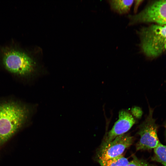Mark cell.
I'll return each mask as SVG.
<instances>
[{
  "label": "cell",
  "instance_id": "obj_6",
  "mask_svg": "<svg viewBox=\"0 0 166 166\" xmlns=\"http://www.w3.org/2000/svg\"><path fill=\"white\" fill-rule=\"evenodd\" d=\"M133 141L132 137L124 134L116 137L106 145L101 147L98 156L99 160H106L122 155Z\"/></svg>",
  "mask_w": 166,
  "mask_h": 166
},
{
  "label": "cell",
  "instance_id": "obj_9",
  "mask_svg": "<svg viewBox=\"0 0 166 166\" xmlns=\"http://www.w3.org/2000/svg\"><path fill=\"white\" fill-rule=\"evenodd\" d=\"M101 166H126L129 162L122 155L106 160H99Z\"/></svg>",
  "mask_w": 166,
  "mask_h": 166
},
{
  "label": "cell",
  "instance_id": "obj_11",
  "mask_svg": "<svg viewBox=\"0 0 166 166\" xmlns=\"http://www.w3.org/2000/svg\"><path fill=\"white\" fill-rule=\"evenodd\" d=\"M126 166H153L144 160H140L134 157Z\"/></svg>",
  "mask_w": 166,
  "mask_h": 166
},
{
  "label": "cell",
  "instance_id": "obj_4",
  "mask_svg": "<svg viewBox=\"0 0 166 166\" xmlns=\"http://www.w3.org/2000/svg\"><path fill=\"white\" fill-rule=\"evenodd\" d=\"M128 17L130 25L148 22L166 25V0L155 1L138 14Z\"/></svg>",
  "mask_w": 166,
  "mask_h": 166
},
{
  "label": "cell",
  "instance_id": "obj_3",
  "mask_svg": "<svg viewBox=\"0 0 166 166\" xmlns=\"http://www.w3.org/2000/svg\"><path fill=\"white\" fill-rule=\"evenodd\" d=\"M1 57L5 68L14 74L25 76L34 70L35 63L32 58L24 51L16 48H2Z\"/></svg>",
  "mask_w": 166,
  "mask_h": 166
},
{
  "label": "cell",
  "instance_id": "obj_8",
  "mask_svg": "<svg viewBox=\"0 0 166 166\" xmlns=\"http://www.w3.org/2000/svg\"><path fill=\"white\" fill-rule=\"evenodd\" d=\"M134 0H108L111 9L120 15L128 14L130 11Z\"/></svg>",
  "mask_w": 166,
  "mask_h": 166
},
{
  "label": "cell",
  "instance_id": "obj_12",
  "mask_svg": "<svg viewBox=\"0 0 166 166\" xmlns=\"http://www.w3.org/2000/svg\"><path fill=\"white\" fill-rule=\"evenodd\" d=\"M130 111L132 115L136 119H140L143 114L141 109L138 107L135 106L132 107Z\"/></svg>",
  "mask_w": 166,
  "mask_h": 166
},
{
  "label": "cell",
  "instance_id": "obj_14",
  "mask_svg": "<svg viewBox=\"0 0 166 166\" xmlns=\"http://www.w3.org/2000/svg\"><path fill=\"white\" fill-rule=\"evenodd\" d=\"M165 126L166 131V124H165Z\"/></svg>",
  "mask_w": 166,
  "mask_h": 166
},
{
  "label": "cell",
  "instance_id": "obj_2",
  "mask_svg": "<svg viewBox=\"0 0 166 166\" xmlns=\"http://www.w3.org/2000/svg\"><path fill=\"white\" fill-rule=\"evenodd\" d=\"M139 34L141 49L148 57H156L166 50V25L156 24L143 28Z\"/></svg>",
  "mask_w": 166,
  "mask_h": 166
},
{
  "label": "cell",
  "instance_id": "obj_13",
  "mask_svg": "<svg viewBox=\"0 0 166 166\" xmlns=\"http://www.w3.org/2000/svg\"><path fill=\"white\" fill-rule=\"evenodd\" d=\"M143 1V0H135L134 1V12L135 13H136L139 7L142 3Z\"/></svg>",
  "mask_w": 166,
  "mask_h": 166
},
{
  "label": "cell",
  "instance_id": "obj_10",
  "mask_svg": "<svg viewBox=\"0 0 166 166\" xmlns=\"http://www.w3.org/2000/svg\"><path fill=\"white\" fill-rule=\"evenodd\" d=\"M154 150V154L152 160L166 166V146L160 143Z\"/></svg>",
  "mask_w": 166,
  "mask_h": 166
},
{
  "label": "cell",
  "instance_id": "obj_1",
  "mask_svg": "<svg viewBox=\"0 0 166 166\" xmlns=\"http://www.w3.org/2000/svg\"><path fill=\"white\" fill-rule=\"evenodd\" d=\"M28 114L27 108L17 102L0 104V147L22 126Z\"/></svg>",
  "mask_w": 166,
  "mask_h": 166
},
{
  "label": "cell",
  "instance_id": "obj_5",
  "mask_svg": "<svg viewBox=\"0 0 166 166\" xmlns=\"http://www.w3.org/2000/svg\"><path fill=\"white\" fill-rule=\"evenodd\" d=\"M153 109L149 106L148 116L139 126L138 133L140 138L136 144L137 150L154 149L161 143L158 137V126L153 117Z\"/></svg>",
  "mask_w": 166,
  "mask_h": 166
},
{
  "label": "cell",
  "instance_id": "obj_7",
  "mask_svg": "<svg viewBox=\"0 0 166 166\" xmlns=\"http://www.w3.org/2000/svg\"><path fill=\"white\" fill-rule=\"evenodd\" d=\"M136 119L131 114L130 111L121 110L119 113V118L111 129L106 134L101 145H106L117 136L125 134L135 124Z\"/></svg>",
  "mask_w": 166,
  "mask_h": 166
}]
</instances>
